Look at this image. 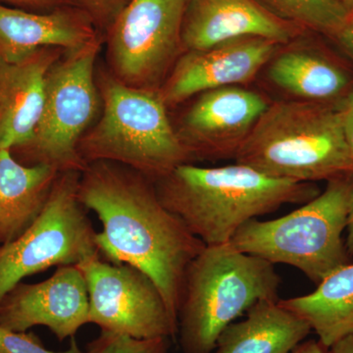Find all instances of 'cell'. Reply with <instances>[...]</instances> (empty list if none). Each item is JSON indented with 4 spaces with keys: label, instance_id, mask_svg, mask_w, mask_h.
I'll list each match as a JSON object with an SVG mask.
<instances>
[{
    "label": "cell",
    "instance_id": "30bf717a",
    "mask_svg": "<svg viewBox=\"0 0 353 353\" xmlns=\"http://www.w3.org/2000/svg\"><path fill=\"white\" fill-rule=\"evenodd\" d=\"M87 283L88 323L102 331L139 340L176 338L178 325L152 278L127 263H111L101 253L77 265Z\"/></svg>",
    "mask_w": 353,
    "mask_h": 353
},
{
    "label": "cell",
    "instance_id": "d4e9b609",
    "mask_svg": "<svg viewBox=\"0 0 353 353\" xmlns=\"http://www.w3.org/2000/svg\"><path fill=\"white\" fill-rule=\"evenodd\" d=\"M343 134L353 161V90L341 101Z\"/></svg>",
    "mask_w": 353,
    "mask_h": 353
},
{
    "label": "cell",
    "instance_id": "277c9868",
    "mask_svg": "<svg viewBox=\"0 0 353 353\" xmlns=\"http://www.w3.org/2000/svg\"><path fill=\"white\" fill-rule=\"evenodd\" d=\"M275 265L248 254L231 243L205 245L183 277L176 313L183 353H212L221 333L264 299H279Z\"/></svg>",
    "mask_w": 353,
    "mask_h": 353
},
{
    "label": "cell",
    "instance_id": "f546056e",
    "mask_svg": "<svg viewBox=\"0 0 353 353\" xmlns=\"http://www.w3.org/2000/svg\"><path fill=\"white\" fill-rule=\"evenodd\" d=\"M345 246H347V250L350 256L353 255V199L352 205H350V214H348Z\"/></svg>",
    "mask_w": 353,
    "mask_h": 353
},
{
    "label": "cell",
    "instance_id": "52a82bcc",
    "mask_svg": "<svg viewBox=\"0 0 353 353\" xmlns=\"http://www.w3.org/2000/svg\"><path fill=\"white\" fill-rule=\"evenodd\" d=\"M101 46L99 34L80 48L65 51L51 67L34 137L19 150L22 164L48 165L59 173L87 168L79 143L101 108L95 61Z\"/></svg>",
    "mask_w": 353,
    "mask_h": 353
},
{
    "label": "cell",
    "instance_id": "e0dca14e",
    "mask_svg": "<svg viewBox=\"0 0 353 353\" xmlns=\"http://www.w3.org/2000/svg\"><path fill=\"white\" fill-rule=\"evenodd\" d=\"M281 48L267 64V73L273 85L294 99L338 102L353 90L350 72L323 51L310 46Z\"/></svg>",
    "mask_w": 353,
    "mask_h": 353
},
{
    "label": "cell",
    "instance_id": "6da1fadb",
    "mask_svg": "<svg viewBox=\"0 0 353 353\" xmlns=\"http://www.w3.org/2000/svg\"><path fill=\"white\" fill-rule=\"evenodd\" d=\"M78 196L101 223L97 243L102 259L145 272L176 322L185 270L205 245L165 208L152 180L124 165L88 164Z\"/></svg>",
    "mask_w": 353,
    "mask_h": 353
},
{
    "label": "cell",
    "instance_id": "5bb4252c",
    "mask_svg": "<svg viewBox=\"0 0 353 353\" xmlns=\"http://www.w3.org/2000/svg\"><path fill=\"white\" fill-rule=\"evenodd\" d=\"M296 28L257 0H189L182 29L183 50H206L230 39L256 37L281 46L296 38Z\"/></svg>",
    "mask_w": 353,
    "mask_h": 353
},
{
    "label": "cell",
    "instance_id": "ffe728a7",
    "mask_svg": "<svg viewBox=\"0 0 353 353\" xmlns=\"http://www.w3.org/2000/svg\"><path fill=\"white\" fill-rule=\"evenodd\" d=\"M279 301L307 322L323 345L332 347L353 336V264L331 272L311 294Z\"/></svg>",
    "mask_w": 353,
    "mask_h": 353
},
{
    "label": "cell",
    "instance_id": "484cf974",
    "mask_svg": "<svg viewBox=\"0 0 353 353\" xmlns=\"http://www.w3.org/2000/svg\"><path fill=\"white\" fill-rule=\"evenodd\" d=\"M334 39L338 41L341 50L345 51V54L353 61V9H350L347 22L345 23Z\"/></svg>",
    "mask_w": 353,
    "mask_h": 353
},
{
    "label": "cell",
    "instance_id": "5b68a950",
    "mask_svg": "<svg viewBox=\"0 0 353 353\" xmlns=\"http://www.w3.org/2000/svg\"><path fill=\"white\" fill-rule=\"evenodd\" d=\"M97 81L102 114L79 143L85 163L124 165L153 182L190 163L159 90L130 87L108 71H99Z\"/></svg>",
    "mask_w": 353,
    "mask_h": 353
},
{
    "label": "cell",
    "instance_id": "44dd1931",
    "mask_svg": "<svg viewBox=\"0 0 353 353\" xmlns=\"http://www.w3.org/2000/svg\"><path fill=\"white\" fill-rule=\"evenodd\" d=\"M281 19L336 37L347 22L350 9L343 0H263Z\"/></svg>",
    "mask_w": 353,
    "mask_h": 353
},
{
    "label": "cell",
    "instance_id": "d6986e66",
    "mask_svg": "<svg viewBox=\"0 0 353 353\" xmlns=\"http://www.w3.org/2000/svg\"><path fill=\"white\" fill-rule=\"evenodd\" d=\"M280 299H264L221 333L213 353H290L312 332L308 323L284 307Z\"/></svg>",
    "mask_w": 353,
    "mask_h": 353
},
{
    "label": "cell",
    "instance_id": "4fadbf2b",
    "mask_svg": "<svg viewBox=\"0 0 353 353\" xmlns=\"http://www.w3.org/2000/svg\"><path fill=\"white\" fill-rule=\"evenodd\" d=\"M87 283L77 265H63L50 278L36 284L20 283L0 301V327L27 332L48 327L63 341L88 323Z\"/></svg>",
    "mask_w": 353,
    "mask_h": 353
},
{
    "label": "cell",
    "instance_id": "ac0fdd59",
    "mask_svg": "<svg viewBox=\"0 0 353 353\" xmlns=\"http://www.w3.org/2000/svg\"><path fill=\"white\" fill-rule=\"evenodd\" d=\"M59 172L48 165H25L0 150V245L25 233L41 214Z\"/></svg>",
    "mask_w": 353,
    "mask_h": 353
},
{
    "label": "cell",
    "instance_id": "3957f363",
    "mask_svg": "<svg viewBox=\"0 0 353 353\" xmlns=\"http://www.w3.org/2000/svg\"><path fill=\"white\" fill-rule=\"evenodd\" d=\"M338 102H270L234 159L265 175L297 183L353 176Z\"/></svg>",
    "mask_w": 353,
    "mask_h": 353
},
{
    "label": "cell",
    "instance_id": "ba28073f",
    "mask_svg": "<svg viewBox=\"0 0 353 353\" xmlns=\"http://www.w3.org/2000/svg\"><path fill=\"white\" fill-rule=\"evenodd\" d=\"M80 176V172L59 173L38 219L19 238L0 245V301L30 276L99 253L97 232L79 199Z\"/></svg>",
    "mask_w": 353,
    "mask_h": 353
},
{
    "label": "cell",
    "instance_id": "8fae6325",
    "mask_svg": "<svg viewBox=\"0 0 353 353\" xmlns=\"http://www.w3.org/2000/svg\"><path fill=\"white\" fill-rule=\"evenodd\" d=\"M269 104L241 85L208 90L197 94L176 132L192 159L234 158Z\"/></svg>",
    "mask_w": 353,
    "mask_h": 353
},
{
    "label": "cell",
    "instance_id": "8992f818",
    "mask_svg": "<svg viewBox=\"0 0 353 353\" xmlns=\"http://www.w3.org/2000/svg\"><path fill=\"white\" fill-rule=\"evenodd\" d=\"M352 199L353 176L330 181L324 192L289 214L246 223L231 243L272 264L294 267L319 284L331 272L350 263L343 234Z\"/></svg>",
    "mask_w": 353,
    "mask_h": 353
},
{
    "label": "cell",
    "instance_id": "2e32d148",
    "mask_svg": "<svg viewBox=\"0 0 353 353\" xmlns=\"http://www.w3.org/2000/svg\"><path fill=\"white\" fill-rule=\"evenodd\" d=\"M94 20L80 7L32 13L0 4V58L15 62L44 48L69 51L99 36Z\"/></svg>",
    "mask_w": 353,
    "mask_h": 353
},
{
    "label": "cell",
    "instance_id": "7402d4cb",
    "mask_svg": "<svg viewBox=\"0 0 353 353\" xmlns=\"http://www.w3.org/2000/svg\"><path fill=\"white\" fill-rule=\"evenodd\" d=\"M170 339L157 338L139 340L127 334L102 331L90 341L85 353H167Z\"/></svg>",
    "mask_w": 353,
    "mask_h": 353
},
{
    "label": "cell",
    "instance_id": "603a6c76",
    "mask_svg": "<svg viewBox=\"0 0 353 353\" xmlns=\"http://www.w3.org/2000/svg\"><path fill=\"white\" fill-rule=\"evenodd\" d=\"M70 340L66 350L52 352L44 347L41 339L32 332H15L0 327V353H85L75 336Z\"/></svg>",
    "mask_w": 353,
    "mask_h": 353
},
{
    "label": "cell",
    "instance_id": "cb8c5ba5",
    "mask_svg": "<svg viewBox=\"0 0 353 353\" xmlns=\"http://www.w3.org/2000/svg\"><path fill=\"white\" fill-rule=\"evenodd\" d=\"M99 28H109L129 0H72Z\"/></svg>",
    "mask_w": 353,
    "mask_h": 353
},
{
    "label": "cell",
    "instance_id": "7a4b0ae2",
    "mask_svg": "<svg viewBox=\"0 0 353 353\" xmlns=\"http://www.w3.org/2000/svg\"><path fill=\"white\" fill-rule=\"evenodd\" d=\"M160 201L205 245L231 243L243 225L285 204H304L320 190L313 183L273 178L241 163H185L154 182Z\"/></svg>",
    "mask_w": 353,
    "mask_h": 353
},
{
    "label": "cell",
    "instance_id": "f1b7e54d",
    "mask_svg": "<svg viewBox=\"0 0 353 353\" xmlns=\"http://www.w3.org/2000/svg\"><path fill=\"white\" fill-rule=\"evenodd\" d=\"M329 353H353V336H347L329 348Z\"/></svg>",
    "mask_w": 353,
    "mask_h": 353
},
{
    "label": "cell",
    "instance_id": "4316f807",
    "mask_svg": "<svg viewBox=\"0 0 353 353\" xmlns=\"http://www.w3.org/2000/svg\"><path fill=\"white\" fill-rule=\"evenodd\" d=\"M8 1L39 7H52L53 9L75 4L72 0H8Z\"/></svg>",
    "mask_w": 353,
    "mask_h": 353
},
{
    "label": "cell",
    "instance_id": "9a60e30c",
    "mask_svg": "<svg viewBox=\"0 0 353 353\" xmlns=\"http://www.w3.org/2000/svg\"><path fill=\"white\" fill-rule=\"evenodd\" d=\"M65 51L41 48L15 62L0 58V150H20L32 141L43 109L46 77Z\"/></svg>",
    "mask_w": 353,
    "mask_h": 353
},
{
    "label": "cell",
    "instance_id": "7c38bea8",
    "mask_svg": "<svg viewBox=\"0 0 353 353\" xmlns=\"http://www.w3.org/2000/svg\"><path fill=\"white\" fill-rule=\"evenodd\" d=\"M283 46L263 38L230 39L187 50L176 60L159 92L167 108L215 88L252 82Z\"/></svg>",
    "mask_w": 353,
    "mask_h": 353
},
{
    "label": "cell",
    "instance_id": "9c48e42d",
    "mask_svg": "<svg viewBox=\"0 0 353 353\" xmlns=\"http://www.w3.org/2000/svg\"><path fill=\"white\" fill-rule=\"evenodd\" d=\"M189 0H129L108 28L111 74L132 88L159 90L182 54Z\"/></svg>",
    "mask_w": 353,
    "mask_h": 353
},
{
    "label": "cell",
    "instance_id": "83f0119b",
    "mask_svg": "<svg viewBox=\"0 0 353 353\" xmlns=\"http://www.w3.org/2000/svg\"><path fill=\"white\" fill-rule=\"evenodd\" d=\"M290 353H329V348L323 345L319 341H308L301 343Z\"/></svg>",
    "mask_w": 353,
    "mask_h": 353
},
{
    "label": "cell",
    "instance_id": "4dcf8cb0",
    "mask_svg": "<svg viewBox=\"0 0 353 353\" xmlns=\"http://www.w3.org/2000/svg\"><path fill=\"white\" fill-rule=\"evenodd\" d=\"M343 1L347 4L348 8L353 9V0H343Z\"/></svg>",
    "mask_w": 353,
    "mask_h": 353
}]
</instances>
